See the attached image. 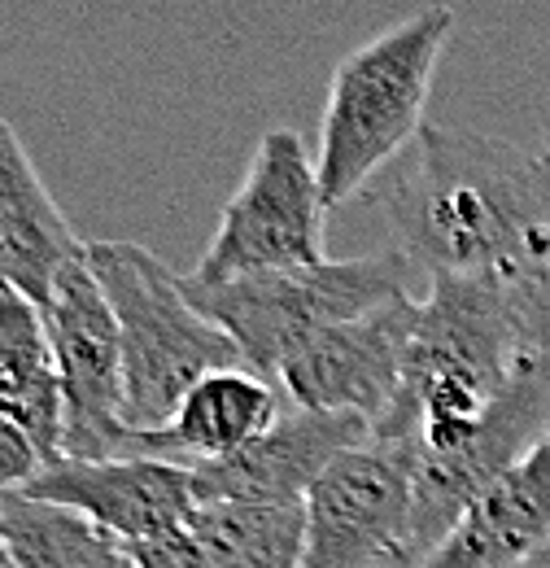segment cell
Here are the masks:
<instances>
[{"instance_id": "ac0fdd59", "label": "cell", "mask_w": 550, "mask_h": 568, "mask_svg": "<svg viewBox=\"0 0 550 568\" xmlns=\"http://www.w3.org/2000/svg\"><path fill=\"white\" fill-rule=\"evenodd\" d=\"M0 542L9 568H123L132 551L79 511L27 495L0 498Z\"/></svg>"}, {"instance_id": "44dd1931", "label": "cell", "mask_w": 550, "mask_h": 568, "mask_svg": "<svg viewBox=\"0 0 550 568\" xmlns=\"http://www.w3.org/2000/svg\"><path fill=\"white\" fill-rule=\"evenodd\" d=\"M511 302H516V324L524 346L550 358V284L511 281Z\"/></svg>"}, {"instance_id": "7c38bea8", "label": "cell", "mask_w": 550, "mask_h": 568, "mask_svg": "<svg viewBox=\"0 0 550 568\" xmlns=\"http://www.w3.org/2000/svg\"><path fill=\"white\" fill-rule=\"evenodd\" d=\"M367 437L371 425L358 416L293 412L232 459L193 468V490L197 503H306L333 459L363 446Z\"/></svg>"}, {"instance_id": "3957f363", "label": "cell", "mask_w": 550, "mask_h": 568, "mask_svg": "<svg viewBox=\"0 0 550 568\" xmlns=\"http://www.w3.org/2000/svg\"><path fill=\"white\" fill-rule=\"evenodd\" d=\"M450 31L455 9H415L411 18L358 44L333 71L315 158L328 211L358 197L424 132V105Z\"/></svg>"}, {"instance_id": "30bf717a", "label": "cell", "mask_w": 550, "mask_h": 568, "mask_svg": "<svg viewBox=\"0 0 550 568\" xmlns=\"http://www.w3.org/2000/svg\"><path fill=\"white\" fill-rule=\"evenodd\" d=\"M415 306L419 302L407 293L358 320L315 333L275 376L288 389L293 407L324 416H358L371 428L380 425L403 394Z\"/></svg>"}, {"instance_id": "9a60e30c", "label": "cell", "mask_w": 550, "mask_h": 568, "mask_svg": "<svg viewBox=\"0 0 550 568\" xmlns=\"http://www.w3.org/2000/svg\"><path fill=\"white\" fill-rule=\"evenodd\" d=\"M279 420L272 381L249 367H227L197 381L171 425L157 433H136V459H162L180 468H202L232 459L249 442H258Z\"/></svg>"}, {"instance_id": "9c48e42d", "label": "cell", "mask_w": 550, "mask_h": 568, "mask_svg": "<svg viewBox=\"0 0 550 568\" xmlns=\"http://www.w3.org/2000/svg\"><path fill=\"white\" fill-rule=\"evenodd\" d=\"M550 433V358L524 351L511 385L459 442L441 450H415V529L411 568L450 534V525L502 481Z\"/></svg>"}, {"instance_id": "7402d4cb", "label": "cell", "mask_w": 550, "mask_h": 568, "mask_svg": "<svg viewBox=\"0 0 550 568\" xmlns=\"http://www.w3.org/2000/svg\"><path fill=\"white\" fill-rule=\"evenodd\" d=\"M538 153H542V162L550 166V97H547V110H542V149Z\"/></svg>"}, {"instance_id": "4fadbf2b", "label": "cell", "mask_w": 550, "mask_h": 568, "mask_svg": "<svg viewBox=\"0 0 550 568\" xmlns=\"http://www.w3.org/2000/svg\"><path fill=\"white\" fill-rule=\"evenodd\" d=\"M550 547V433L415 568H520Z\"/></svg>"}, {"instance_id": "52a82bcc", "label": "cell", "mask_w": 550, "mask_h": 568, "mask_svg": "<svg viewBox=\"0 0 550 568\" xmlns=\"http://www.w3.org/2000/svg\"><path fill=\"white\" fill-rule=\"evenodd\" d=\"M415 442L367 437L306 495V568H411Z\"/></svg>"}, {"instance_id": "ffe728a7", "label": "cell", "mask_w": 550, "mask_h": 568, "mask_svg": "<svg viewBox=\"0 0 550 568\" xmlns=\"http://www.w3.org/2000/svg\"><path fill=\"white\" fill-rule=\"evenodd\" d=\"M40 473H44V459H40L35 442L18 425L0 420V498L22 495Z\"/></svg>"}, {"instance_id": "7a4b0ae2", "label": "cell", "mask_w": 550, "mask_h": 568, "mask_svg": "<svg viewBox=\"0 0 550 568\" xmlns=\"http://www.w3.org/2000/svg\"><path fill=\"white\" fill-rule=\"evenodd\" d=\"M524 351L511 281H432L415 306L403 394L371 437H403L415 450L459 442L502 398Z\"/></svg>"}, {"instance_id": "d6986e66", "label": "cell", "mask_w": 550, "mask_h": 568, "mask_svg": "<svg viewBox=\"0 0 550 568\" xmlns=\"http://www.w3.org/2000/svg\"><path fill=\"white\" fill-rule=\"evenodd\" d=\"M136 568H218L210 560V551L202 547V538L184 525V529H171L153 542H140V547H128Z\"/></svg>"}, {"instance_id": "d4e9b609", "label": "cell", "mask_w": 550, "mask_h": 568, "mask_svg": "<svg viewBox=\"0 0 550 568\" xmlns=\"http://www.w3.org/2000/svg\"><path fill=\"white\" fill-rule=\"evenodd\" d=\"M0 568H9V551H4V542H0Z\"/></svg>"}, {"instance_id": "ba28073f", "label": "cell", "mask_w": 550, "mask_h": 568, "mask_svg": "<svg viewBox=\"0 0 550 568\" xmlns=\"http://www.w3.org/2000/svg\"><path fill=\"white\" fill-rule=\"evenodd\" d=\"M40 311L67 407L62 459H136V433L123 420V342L88 258L58 276Z\"/></svg>"}, {"instance_id": "5bb4252c", "label": "cell", "mask_w": 550, "mask_h": 568, "mask_svg": "<svg viewBox=\"0 0 550 568\" xmlns=\"http://www.w3.org/2000/svg\"><path fill=\"white\" fill-rule=\"evenodd\" d=\"M83 250L88 241L70 232L31 153L0 119V288L44 306L58 276L83 258Z\"/></svg>"}, {"instance_id": "8fae6325", "label": "cell", "mask_w": 550, "mask_h": 568, "mask_svg": "<svg viewBox=\"0 0 550 568\" xmlns=\"http://www.w3.org/2000/svg\"><path fill=\"white\" fill-rule=\"evenodd\" d=\"M22 495L79 511L123 547L184 529L197 507L193 468L162 459H58Z\"/></svg>"}, {"instance_id": "6da1fadb", "label": "cell", "mask_w": 550, "mask_h": 568, "mask_svg": "<svg viewBox=\"0 0 550 568\" xmlns=\"http://www.w3.org/2000/svg\"><path fill=\"white\" fill-rule=\"evenodd\" d=\"M394 250L432 281H538L550 254V166L489 132L424 123L407 171L376 189Z\"/></svg>"}, {"instance_id": "603a6c76", "label": "cell", "mask_w": 550, "mask_h": 568, "mask_svg": "<svg viewBox=\"0 0 550 568\" xmlns=\"http://www.w3.org/2000/svg\"><path fill=\"white\" fill-rule=\"evenodd\" d=\"M520 568H550V547H547V551H542V556H533L529 565H520Z\"/></svg>"}, {"instance_id": "8992f818", "label": "cell", "mask_w": 550, "mask_h": 568, "mask_svg": "<svg viewBox=\"0 0 550 568\" xmlns=\"http://www.w3.org/2000/svg\"><path fill=\"white\" fill-rule=\"evenodd\" d=\"M324 214L328 202L319 193V171L306 141L288 128H272L258 136L249 171L218 214V227L189 281L227 284L315 267L328 258Z\"/></svg>"}, {"instance_id": "277c9868", "label": "cell", "mask_w": 550, "mask_h": 568, "mask_svg": "<svg viewBox=\"0 0 550 568\" xmlns=\"http://www.w3.org/2000/svg\"><path fill=\"white\" fill-rule=\"evenodd\" d=\"M88 272L96 276L123 342V420L132 433L171 425L197 381L245 367L236 342L210 324L157 254L136 241H88Z\"/></svg>"}, {"instance_id": "2e32d148", "label": "cell", "mask_w": 550, "mask_h": 568, "mask_svg": "<svg viewBox=\"0 0 550 568\" xmlns=\"http://www.w3.org/2000/svg\"><path fill=\"white\" fill-rule=\"evenodd\" d=\"M0 420L18 425L40 450L44 468L62 459L67 407L53 372L44 311L0 288Z\"/></svg>"}, {"instance_id": "5b68a950", "label": "cell", "mask_w": 550, "mask_h": 568, "mask_svg": "<svg viewBox=\"0 0 550 568\" xmlns=\"http://www.w3.org/2000/svg\"><path fill=\"white\" fill-rule=\"evenodd\" d=\"M407 272L411 263L398 250H380L227 284H193L184 276V293L210 324H218L236 342L245 367L275 385L279 367L315 333L407 297Z\"/></svg>"}, {"instance_id": "e0dca14e", "label": "cell", "mask_w": 550, "mask_h": 568, "mask_svg": "<svg viewBox=\"0 0 550 568\" xmlns=\"http://www.w3.org/2000/svg\"><path fill=\"white\" fill-rule=\"evenodd\" d=\"M189 529L218 568H306V503H197Z\"/></svg>"}, {"instance_id": "cb8c5ba5", "label": "cell", "mask_w": 550, "mask_h": 568, "mask_svg": "<svg viewBox=\"0 0 550 568\" xmlns=\"http://www.w3.org/2000/svg\"><path fill=\"white\" fill-rule=\"evenodd\" d=\"M538 284H550V254H547V263H542V272H538Z\"/></svg>"}]
</instances>
